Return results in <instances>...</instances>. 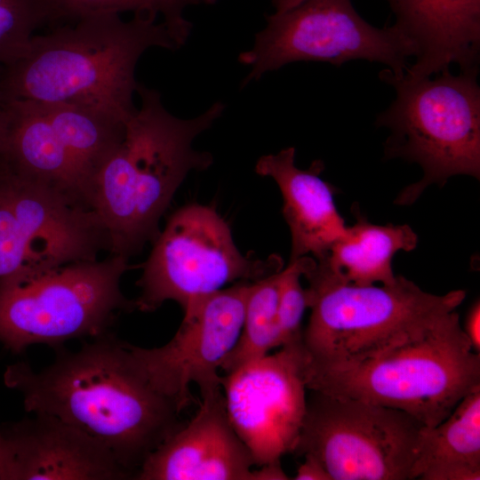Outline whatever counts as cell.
<instances>
[{
    "label": "cell",
    "mask_w": 480,
    "mask_h": 480,
    "mask_svg": "<svg viewBox=\"0 0 480 480\" xmlns=\"http://www.w3.org/2000/svg\"><path fill=\"white\" fill-rule=\"evenodd\" d=\"M76 352L56 348L54 362L35 371L7 366L4 382L24 408L53 415L104 444L135 479L141 465L185 423L171 399L156 391L136 365L131 344L107 332Z\"/></svg>",
    "instance_id": "obj_1"
},
{
    "label": "cell",
    "mask_w": 480,
    "mask_h": 480,
    "mask_svg": "<svg viewBox=\"0 0 480 480\" xmlns=\"http://www.w3.org/2000/svg\"><path fill=\"white\" fill-rule=\"evenodd\" d=\"M151 47L178 49L156 17L88 15L34 35L25 53L2 68L0 88L6 100L90 105L126 122L136 110L135 67Z\"/></svg>",
    "instance_id": "obj_2"
},
{
    "label": "cell",
    "mask_w": 480,
    "mask_h": 480,
    "mask_svg": "<svg viewBox=\"0 0 480 480\" xmlns=\"http://www.w3.org/2000/svg\"><path fill=\"white\" fill-rule=\"evenodd\" d=\"M136 93L140 107L125 122L124 139L98 174L92 196L110 254L128 260L157 238L159 220L188 174L212 165V155L192 144L225 109L217 101L182 119L166 110L157 91L139 84Z\"/></svg>",
    "instance_id": "obj_3"
},
{
    "label": "cell",
    "mask_w": 480,
    "mask_h": 480,
    "mask_svg": "<svg viewBox=\"0 0 480 480\" xmlns=\"http://www.w3.org/2000/svg\"><path fill=\"white\" fill-rule=\"evenodd\" d=\"M302 277L310 316L302 341L307 372L352 366L410 342L464 300L462 290L436 295L397 276L389 285H357L306 256Z\"/></svg>",
    "instance_id": "obj_4"
},
{
    "label": "cell",
    "mask_w": 480,
    "mask_h": 480,
    "mask_svg": "<svg viewBox=\"0 0 480 480\" xmlns=\"http://www.w3.org/2000/svg\"><path fill=\"white\" fill-rule=\"evenodd\" d=\"M308 390L404 412L430 428L480 387L475 352L456 310L420 337L357 364L307 372Z\"/></svg>",
    "instance_id": "obj_5"
},
{
    "label": "cell",
    "mask_w": 480,
    "mask_h": 480,
    "mask_svg": "<svg viewBox=\"0 0 480 480\" xmlns=\"http://www.w3.org/2000/svg\"><path fill=\"white\" fill-rule=\"evenodd\" d=\"M479 71L449 69L421 79L396 76L387 68L380 78L392 85L396 98L376 117L387 127L386 158L417 163L422 179L402 192L400 204L415 201L430 184L443 185L455 175H480Z\"/></svg>",
    "instance_id": "obj_6"
},
{
    "label": "cell",
    "mask_w": 480,
    "mask_h": 480,
    "mask_svg": "<svg viewBox=\"0 0 480 480\" xmlns=\"http://www.w3.org/2000/svg\"><path fill=\"white\" fill-rule=\"evenodd\" d=\"M131 268L110 254L47 269L25 265L0 276V343L19 354L34 344L56 349L108 332L118 313L136 308L120 288Z\"/></svg>",
    "instance_id": "obj_7"
},
{
    "label": "cell",
    "mask_w": 480,
    "mask_h": 480,
    "mask_svg": "<svg viewBox=\"0 0 480 480\" xmlns=\"http://www.w3.org/2000/svg\"><path fill=\"white\" fill-rule=\"evenodd\" d=\"M141 268L140 293L134 302L139 310L151 312L166 300L184 310L228 284L256 282L277 273L284 262L278 255H244L216 210L192 204L171 215Z\"/></svg>",
    "instance_id": "obj_8"
},
{
    "label": "cell",
    "mask_w": 480,
    "mask_h": 480,
    "mask_svg": "<svg viewBox=\"0 0 480 480\" xmlns=\"http://www.w3.org/2000/svg\"><path fill=\"white\" fill-rule=\"evenodd\" d=\"M310 391L293 453L315 457L332 480H412L420 422L399 410Z\"/></svg>",
    "instance_id": "obj_9"
},
{
    "label": "cell",
    "mask_w": 480,
    "mask_h": 480,
    "mask_svg": "<svg viewBox=\"0 0 480 480\" xmlns=\"http://www.w3.org/2000/svg\"><path fill=\"white\" fill-rule=\"evenodd\" d=\"M252 47L238 56L251 68L242 87L266 72L295 61H322L337 67L364 60L380 62L401 76L414 57L410 41L396 26L377 28L354 8L351 0H303L284 12L266 16Z\"/></svg>",
    "instance_id": "obj_10"
},
{
    "label": "cell",
    "mask_w": 480,
    "mask_h": 480,
    "mask_svg": "<svg viewBox=\"0 0 480 480\" xmlns=\"http://www.w3.org/2000/svg\"><path fill=\"white\" fill-rule=\"evenodd\" d=\"M109 250L96 212L76 207L0 164V276L25 265L52 268L92 261Z\"/></svg>",
    "instance_id": "obj_11"
},
{
    "label": "cell",
    "mask_w": 480,
    "mask_h": 480,
    "mask_svg": "<svg viewBox=\"0 0 480 480\" xmlns=\"http://www.w3.org/2000/svg\"><path fill=\"white\" fill-rule=\"evenodd\" d=\"M253 282H237L191 302L172 339L159 348L131 344L134 361L151 386L180 412L194 397L221 389L219 370L239 337Z\"/></svg>",
    "instance_id": "obj_12"
},
{
    "label": "cell",
    "mask_w": 480,
    "mask_h": 480,
    "mask_svg": "<svg viewBox=\"0 0 480 480\" xmlns=\"http://www.w3.org/2000/svg\"><path fill=\"white\" fill-rule=\"evenodd\" d=\"M308 363L301 340L221 376L229 421L258 467L293 453L307 409Z\"/></svg>",
    "instance_id": "obj_13"
},
{
    "label": "cell",
    "mask_w": 480,
    "mask_h": 480,
    "mask_svg": "<svg viewBox=\"0 0 480 480\" xmlns=\"http://www.w3.org/2000/svg\"><path fill=\"white\" fill-rule=\"evenodd\" d=\"M33 414L1 427L5 444L2 480L132 479L92 436L53 415Z\"/></svg>",
    "instance_id": "obj_14"
},
{
    "label": "cell",
    "mask_w": 480,
    "mask_h": 480,
    "mask_svg": "<svg viewBox=\"0 0 480 480\" xmlns=\"http://www.w3.org/2000/svg\"><path fill=\"white\" fill-rule=\"evenodd\" d=\"M194 418L141 465L139 480H256L254 459L232 427L222 388L202 396Z\"/></svg>",
    "instance_id": "obj_15"
},
{
    "label": "cell",
    "mask_w": 480,
    "mask_h": 480,
    "mask_svg": "<svg viewBox=\"0 0 480 480\" xmlns=\"http://www.w3.org/2000/svg\"><path fill=\"white\" fill-rule=\"evenodd\" d=\"M394 26L414 49V62L404 73L421 79L449 69L479 71L480 0H386Z\"/></svg>",
    "instance_id": "obj_16"
},
{
    "label": "cell",
    "mask_w": 480,
    "mask_h": 480,
    "mask_svg": "<svg viewBox=\"0 0 480 480\" xmlns=\"http://www.w3.org/2000/svg\"><path fill=\"white\" fill-rule=\"evenodd\" d=\"M324 168L321 160L308 169L297 167L293 147L262 156L255 164V172L273 179L280 189L292 239L289 262L303 256L324 258L346 231L332 187L320 178Z\"/></svg>",
    "instance_id": "obj_17"
},
{
    "label": "cell",
    "mask_w": 480,
    "mask_h": 480,
    "mask_svg": "<svg viewBox=\"0 0 480 480\" xmlns=\"http://www.w3.org/2000/svg\"><path fill=\"white\" fill-rule=\"evenodd\" d=\"M0 164L75 206L93 211L71 156L37 102L6 100Z\"/></svg>",
    "instance_id": "obj_18"
},
{
    "label": "cell",
    "mask_w": 480,
    "mask_h": 480,
    "mask_svg": "<svg viewBox=\"0 0 480 480\" xmlns=\"http://www.w3.org/2000/svg\"><path fill=\"white\" fill-rule=\"evenodd\" d=\"M412 479H480V387L440 423L421 428Z\"/></svg>",
    "instance_id": "obj_19"
},
{
    "label": "cell",
    "mask_w": 480,
    "mask_h": 480,
    "mask_svg": "<svg viewBox=\"0 0 480 480\" xmlns=\"http://www.w3.org/2000/svg\"><path fill=\"white\" fill-rule=\"evenodd\" d=\"M36 102L71 156L92 208L94 182L123 140L125 121L99 107Z\"/></svg>",
    "instance_id": "obj_20"
},
{
    "label": "cell",
    "mask_w": 480,
    "mask_h": 480,
    "mask_svg": "<svg viewBox=\"0 0 480 480\" xmlns=\"http://www.w3.org/2000/svg\"><path fill=\"white\" fill-rule=\"evenodd\" d=\"M418 236L408 225H376L364 218L346 228L323 258L341 280L357 285L396 282L393 258L399 251L410 252Z\"/></svg>",
    "instance_id": "obj_21"
},
{
    "label": "cell",
    "mask_w": 480,
    "mask_h": 480,
    "mask_svg": "<svg viewBox=\"0 0 480 480\" xmlns=\"http://www.w3.org/2000/svg\"><path fill=\"white\" fill-rule=\"evenodd\" d=\"M281 271L252 284L239 337L220 365L225 373L280 348L277 304Z\"/></svg>",
    "instance_id": "obj_22"
},
{
    "label": "cell",
    "mask_w": 480,
    "mask_h": 480,
    "mask_svg": "<svg viewBox=\"0 0 480 480\" xmlns=\"http://www.w3.org/2000/svg\"><path fill=\"white\" fill-rule=\"evenodd\" d=\"M47 24L52 28L72 24L80 19L97 13L131 12L157 18L168 28L178 48L188 40L192 24L185 10L192 5L214 4L218 0H43Z\"/></svg>",
    "instance_id": "obj_23"
},
{
    "label": "cell",
    "mask_w": 480,
    "mask_h": 480,
    "mask_svg": "<svg viewBox=\"0 0 480 480\" xmlns=\"http://www.w3.org/2000/svg\"><path fill=\"white\" fill-rule=\"evenodd\" d=\"M46 24L43 0H0V71L25 53L34 31Z\"/></svg>",
    "instance_id": "obj_24"
},
{
    "label": "cell",
    "mask_w": 480,
    "mask_h": 480,
    "mask_svg": "<svg viewBox=\"0 0 480 480\" xmlns=\"http://www.w3.org/2000/svg\"><path fill=\"white\" fill-rule=\"evenodd\" d=\"M306 256L292 262L281 271L277 304V324L280 348L302 340V319L307 305L306 291L300 279Z\"/></svg>",
    "instance_id": "obj_25"
},
{
    "label": "cell",
    "mask_w": 480,
    "mask_h": 480,
    "mask_svg": "<svg viewBox=\"0 0 480 480\" xmlns=\"http://www.w3.org/2000/svg\"><path fill=\"white\" fill-rule=\"evenodd\" d=\"M304 461L299 466L292 479L295 480H332L330 475L315 457L303 455Z\"/></svg>",
    "instance_id": "obj_26"
},
{
    "label": "cell",
    "mask_w": 480,
    "mask_h": 480,
    "mask_svg": "<svg viewBox=\"0 0 480 480\" xmlns=\"http://www.w3.org/2000/svg\"><path fill=\"white\" fill-rule=\"evenodd\" d=\"M463 331L467 335L473 350L480 354V304L476 301L469 309Z\"/></svg>",
    "instance_id": "obj_27"
},
{
    "label": "cell",
    "mask_w": 480,
    "mask_h": 480,
    "mask_svg": "<svg viewBox=\"0 0 480 480\" xmlns=\"http://www.w3.org/2000/svg\"><path fill=\"white\" fill-rule=\"evenodd\" d=\"M303 0H271L276 12H284L298 5Z\"/></svg>",
    "instance_id": "obj_28"
},
{
    "label": "cell",
    "mask_w": 480,
    "mask_h": 480,
    "mask_svg": "<svg viewBox=\"0 0 480 480\" xmlns=\"http://www.w3.org/2000/svg\"><path fill=\"white\" fill-rule=\"evenodd\" d=\"M5 465V444L2 429L0 428V480H2Z\"/></svg>",
    "instance_id": "obj_29"
},
{
    "label": "cell",
    "mask_w": 480,
    "mask_h": 480,
    "mask_svg": "<svg viewBox=\"0 0 480 480\" xmlns=\"http://www.w3.org/2000/svg\"><path fill=\"white\" fill-rule=\"evenodd\" d=\"M1 74V71H0ZM6 99L4 96V93L0 88V139L2 134V129H3V112H4V107L5 104Z\"/></svg>",
    "instance_id": "obj_30"
}]
</instances>
